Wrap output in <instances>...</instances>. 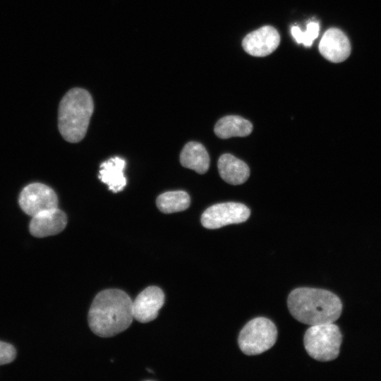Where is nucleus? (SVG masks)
Returning <instances> with one entry per match:
<instances>
[{
    "label": "nucleus",
    "instance_id": "3",
    "mask_svg": "<svg viewBox=\"0 0 381 381\" xmlns=\"http://www.w3.org/2000/svg\"><path fill=\"white\" fill-rule=\"evenodd\" d=\"M93 109V100L87 90L75 87L66 93L59 107L58 126L66 141L78 143L85 137Z\"/></svg>",
    "mask_w": 381,
    "mask_h": 381
},
{
    "label": "nucleus",
    "instance_id": "16",
    "mask_svg": "<svg viewBox=\"0 0 381 381\" xmlns=\"http://www.w3.org/2000/svg\"><path fill=\"white\" fill-rule=\"evenodd\" d=\"M156 203L162 212L170 214L186 210L190 205V199L185 191H168L159 195Z\"/></svg>",
    "mask_w": 381,
    "mask_h": 381
},
{
    "label": "nucleus",
    "instance_id": "10",
    "mask_svg": "<svg viewBox=\"0 0 381 381\" xmlns=\"http://www.w3.org/2000/svg\"><path fill=\"white\" fill-rule=\"evenodd\" d=\"M66 224V214L56 207L42 211L32 216L29 230L33 236L44 238L60 233Z\"/></svg>",
    "mask_w": 381,
    "mask_h": 381
},
{
    "label": "nucleus",
    "instance_id": "12",
    "mask_svg": "<svg viewBox=\"0 0 381 381\" xmlns=\"http://www.w3.org/2000/svg\"><path fill=\"white\" fill-rule=\"evenodd\" d=\"M126 161L119 157H111L102 162L99 167V179L108 186L113 193L121 191L126 185L123 174Z\"/></svg>",
    "mask_w": 381,
    "mask_h": 381
},
{
    "label": "nucleus",
    "instance_id": "9",
    "mask_svg": "<svg viewBox=\"0 0 381 381\" xmlns=\"http://www.w3.org/2000/svg\"><path fill=\"white\" fill-rule=\"evenodd\" d=\"M280 36L277 30L270 25L263 26L248 34L243 39L244 50L254 56H265L279 46Z\"/></svg>",
    "mask_w": 381,
    "mask_h": 381
},
{
    "label": "nucleus",
    "instance_id": "11",
    "mask_svg": "<svg viewBox=\"0 0 381 381\" xmlns=\"http://www.w3.org/2000/svg\"><path fill=\"white\" fill-rule=\"evenodd\" d=\"M320 54L327 60L339 63L348 58L351 45L346 35L338 28H329L322 37L319 44Z\"/></svg>",
    "mask_w": 381,
    "mask_h": 381
},
{
    "label": "nucleus",
    "instance_id": "13",
    "mask_svg": "<svg viewBox=\"0 0 381 381\" xmlns=\"http://www.w3.org/2000/svg\"><path fill=\"white\" fill-rule=\"evenodd\" d=\"M217 166L220 176L224 181L231 185L244 183L250 175L248 166L231 154L221 155Z\"/></svg>",
    "mask_w": 381,
    "mask_h": 381
},
{
    "label": "nucleus",
    "instance_id": "8",
    "mask_svg": "<svg viewBox=\"0 0 381 381\" xmlns=\"http://www.w3.org/2000/svg\"><path fill=\"white\" fill-rule=\"evenodd\" d=\"M164 303V294L160 288L155 286L147 287L132 302L133 319L143 323L155 320Z\"/></svg>",
    "mask_w": 381,
    "mask_h": 381
},
{
    "label": "nucleus",
    "instance_id": "18",
    "mask_svg": "<svg viewBox=\"0 0 381 381\" xmlns=\"http://www.w3.org/2000/svg\"><path fill=\"white\" fill-rule=\"evenodd\" d=\"M16 356V351L11 344L0 341V365L12 362Z\"/></svg>",
    "mask_w": 381,
    "mask_h": 381
},
{
    "label": "nucleus",
    "instance_id": "1",
    "mask_svg": "<svg viewBox=\"0 0 381 381\" xmlns=\"http://www.w3.org/2000/svg\"><path fill=\"white\" fill-rule=\"evenodd\" d=\"M132 302L130 296L120 289L98 293L88 313L91 330L101 337H113L126 330L133 319Z\"/></svg>",
    "mask_w": 381,
    "mask_h": 381
},
{
    "label": "nucleus",
    "instance_id": "2",
    "mask_svg": "<svg viewBox=\"0 0 381 381\" xmlns=\"http://www.w3.org/2000/svg\"><path fill=\"white\" fill-rule=\"evenodd\" d=\"M287 305L295 319L310 326L334 322L342 311L340 298L320 289L297 288L289 294Z\"/></svg>",
    "mask_w": 381,
    "mask_h": 381
},
{
    "label": "nucleus",
    "instance_id": "5",
    "mask_svg": "<svg viewBox=\"0 0 381 381\" xmlns=\"http://www.w3.org/2000/svg\"><path fill=\"white\" fill-rule=\"evenodd\" d=\"M277 330L267 318H256L249 321L241 331L238 342L241 351L248 356L260 354L275 344Z\"/></svg>",
    "mask_w": 381,
    "mask_h": 381
},
{
    "label": "nucleus",
    "instance_id": "14",
    "mask_svg": "<svg viewBox=\"0 0 381 381\" xmlns=\"http://www.w3.org/2000/svg\"><path fill=\"white\" fill-rule=\"evenodd\" d=\"M180 162L184 167L202 174L209 169L210 157L202 144L192 141L186 144L182 149Z\"/></svg>",
    "mask_w": 381,
    "mask_h": 381
},
{
    "label": "nucleus",
    "instance_id": "6",
    "mask_svg": "<svg viewBox=\"0 0 381 381\" xmlns=\"http://www.w3.org/2000/svg\"><path fill=\"white\" fill-rule=\"evenodd\" d=\"M250 214L248 207L242 203H218L210 206L202 213L201 223L207 229H218L228 224L243 222L248 219Z\"/></svg>",
    "mask_w": 381,
    "mask_h": 381
},
{
    "label": "nucleus",
    "instance_id": "15",
    "mask_svg": "<svg viewBox=\"0 0 381 381\" xmlns=\"http://www.w3.org/2000/svg\"><path fill=\"white\" fill-rule=\"evenodd\" d=\"M214 133L220 138L243 137L250 134L252 123L239 116L229 115L221 118L215 124Z\"/></svg>",
    "mask_w": 381,
    "mask_h": 381
},
{
    "label": "nucleus",
    "instance_id": "17",
    "mask_svg": "<svg viewBox=\"0 0 381 381\" xmlns=\"http://www.w3.org/2000/svg\"><path fill=\"white\" fill-rule=\"evenodd\" d=\"M319 23L318 22H310L307 25L305 32H303L299 27L292 26L291 32L295 40L298 44H303L304 46L310 47L313 42L318 37Z\"/></svg>",
    "mask_w": 381,
    "mask_h": 381
},
{
    "label": "nucleus",
    "instance_id": "7",
    "mask_svg": "<svg viewBox=\"0 0 381 381\" xmlns=\"http://www.w3.org/2000/svg\"><path fill=\"white\" fill-rule=\"evenodd\" d=\"M18 202L23 211L32 217L42 211L57 207L58 198L54 190L48 186L32 183L22 190Z\"/></svg>",
    "mask_w": 381,
    "mask_h": 381
},
{
    "label": "nucleus",
    "instance_id": "4",
    "mask_svg": "<svg viewBox=\"0 0 381 381\" xmlns=\"http://www.w3.org/2000/svg\"><path fill=\"white\" fill-rule=\"evenodd\" d=\"M341 342L342 334L334 322L310 326L303 338L304 346L309 356L322 362L337 358Z\"/></svg>",
    "mask_w": 381,
    "mask_h": 381
}]
</instances>
